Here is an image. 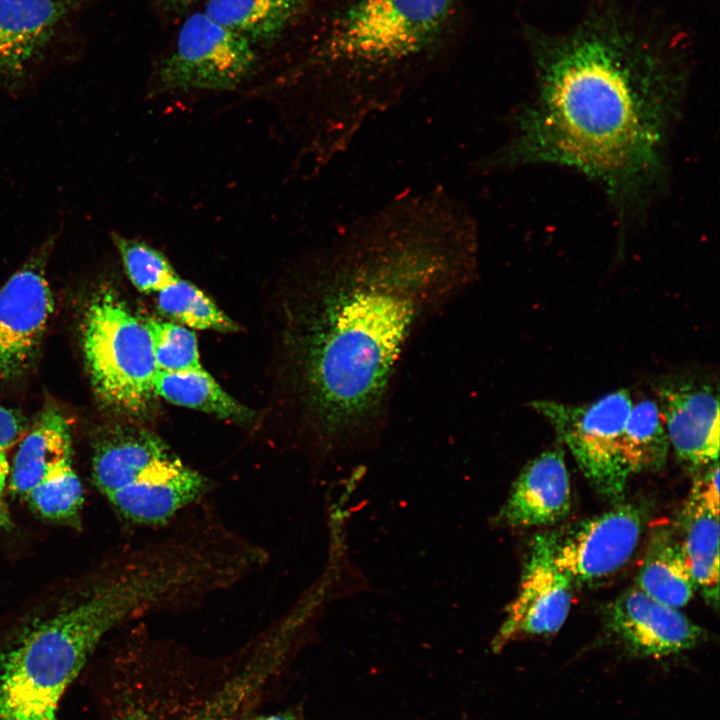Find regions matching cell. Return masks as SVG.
Returning <instances> with one entry per match:
<instances>
[{"label": "cell", "mask_w": 720, "mask_h": 720, "mask_svg": "<svg viewBox=\"0 0 720 720\" xmlns=\"http://www.w3.org/2000/svg\"><path fill=\"white\" fill-rule=\"evenodd\" d=\"M478 253L472 211L438 186L358 217L311 258L294 351L319 434L345 442L382 423L412 332L471 282Z\"/></svg>", "instance_id": "cell-1"}, {"label": "cell", "mask_w": 720, "mask_h": 720, "mask_svg": "<svg viewBox=\"0 0 720 720\" xmlns=\"http://www.w3.org/2000/svg\"><path fill=\"white\" fill-rule=\"evenodd\" d=\"M528 40L535 93L513 115L509 140L473 168L556 164L596 180L616 203H640L662 176L686 84L673 38L606 0L568 30Z\"/></svg>", "instance_id": "cell-2"}, {"label": "cell", "mask_w": 720, "mask_h": 720, "mask_svg": "<svg viewBox=\"0 0 720 720\" xmlns=\"http://www.w3.org/2000/svg\"><path fill=\"white\" fill-rule=\"evenodd\" d=\"M298 25L287 83L317 168L448 61L464 10L460 0H311Z\"/></svg>", "instance_id": "cell-3"}, {"label": "cell", "mask_w": 720, "mask_h": 720, "mask_svg": "<svg viewBox=\"0 0 720 720\" xmlns=\"http://www.w3.org/2000/svg\"><path fill=\"white\" fill-rule=\"evenodd\" d=\"M194 593L187 558L152 537L84 599L0 649V720H57L61 698L108 633L141 617L185 612Z\"/></svg>", "instance_id": "cell-4"}, {"label": "cell", "mask_w": 720, "mask_h": 720, "mask_svg": "<svg viewBox=\"0 0 720 720\" xmlns=\"http://www.w3.org/2000/svg\"><path fill=\"white\" fill-rule=\"evenodd\" d=\"M291 637L276 621L235 654L208 658L145 636L112 680L105 720H241L280 672Z\"/></svg>", "instance_id": "cell-5"}, {"label": "cell", "mask_w": 720, "mask_h": 720, "mask_svg": "<svg viewBox=\"0 0 720 720\" xmlns=\"http://www.w3.org/2000/svg\"><path fill=\"white\" fill-rule=\"evenodd\" d=\"M92 474L119 517L156 532L208 500L213 481L186 464L156 433L130 425L95 439Z\"/></svg>", "instance_id": "cell-6"}, {"label": "cell", "mask_w": 720, "mask_h": 720, "mask_svg": "<svg viewBox=\"0 0 720 720\" xmlns=\"http://www.w3.org/2000/svg\"><path fill=\"white\" fill-rule=\"evenodd\" d=\"M82 347L92 388L105 407L128 415L151 407L158 369L150 333L110 286H101L89 301Z\"/></svg>", "instance_id": "cell-7"}, {"label": "cell", "mask_w": 720, "mask_h": 720, "mask_svg": "<svg viewBox=\"0 0 720 720\" xmlns=\"http://www.w3.org/2000/svg\"><path fill=\"white\" fill-rule=\"evenodd\" d=\"M257 47L204 12L190 15L173 47L152 74V95L190 91H231L259 64Z\"/></svg>", "instance_id": "cell-8"}, {"label": "cell", "mask_w": 720, "mask_h": 720, "mask_svg": "<svg viewBox=\"0 0 720 720\" xmlns=\"http://www.w3.org/2000/svg\"><path fill=\"white\" fill-rule=\"evenodd\" d=\"M632 404L625 389L588 404L531 403L568 446L587 480L612 500L621 498L631 475L623 456L622 435Z\"/></svg>", "instance_id": "cell-9"}, {"label": "cell", "mask_w": 720, "mask_h": 720, "mask_svg": "<svg viewBox=\"0 0 720 720\" xmlns=\"http://www.w3.org/2000/svg\"><path fill=\"white\" fill-rule=\"evenodd\" d=\"M53 240L0 288V376L14 378L32 362L54 310L45 264Z\"/></svg>", "instance_id": "cell-10"}, {"label": "cell", "mask_w": 720, "mask_h": 720, "mask_svg": "<svg viewBox=\"0 0 720 720\" xmlns=\"http://www.w3.org/2000/svg\"><path fill=\"white\" fill-rule=\"evenodd\" d=\"M557 538L555 533H541L533 539L518 593L496 638L497 647L519 636L554 634L564 624L574 582L555 563Z\"/></svg>", "instance_id": "cell-11"}, {"label": "cell", "mask_w": 720, "mask_h": 720, "mask_svg": "<svg viewBox=\"0 0 720 720\" xmlns=\"http://www.w3.org/2000/svg\"><path fill=\"white\" fill-rule=\"evenodd\" d=\"M643 529L634 504H621L558 536L555 563L574 583L594 582L617 572L633 555Z\"/></svg>", "instance_id": "cell-12"}, {"label": "cell", "mask_w": 720, "mask_h": 720, "mask_svg": "<svg viewBox=\"0 0 720 720\" xmlns=\"http://www.w3.org/2000/svg\"><path fill=\"white\" fill-rule=\"evenodd\" d=\"M607 624L626 648L646 657L689 650L704 634L679 609L653 599L637 587L622 593L609 606Z\"/></svg>", "instance_id": "cell-13"}, {"label": "cell", "mask_w": 720, "mask_h": 720, "mask_svg": "<svg viewBox=\"0 0 720 720\" xmlns=\"http://www.w3.org/2000/svg\"><path fill=\"white\" fill-rule=\"evenodd\" d=\"M656 403L676 455L691 468L718 461L719 400L703 384L671 382L658 387Z\"/></svg>", "instance_id": "cell-14"}, {"label": "cell", "mask_w": 720, "mask_h": 720, "mask_svg": "<svg viewBox=\"0 0 720 720\" xmlns=\"http://www.w3.org/2000/svg\"><path fill=\"white\" fill-rule=\"evenodd\" d=\"M72 9V0H0V78L23 75Z\"/></svg>", "instance_id": "cell-15"}, {"label": "cell", "mask_w": 720, "mask_h": 720, "mask_svg": "<svg viewBox=\"0 0 720 720\" xmlns=\"http://www.w3.org/2000/svg\"><path fill=\"white\" fill-rule=\"evenodd\" d=\"M570 505V480L564 453L560 449H549L521 471L498 520L510 527L551 525L569 513Z\"/></svg>", "instance_id": "cell-16"}, {"label": "cell", "mask_w": 720, "mask_h": 720, "mask_svg": "<svg viewBox=\"0 0 720 720\" xmlns=\"http://www.w3.org/2000/svg\"><path fill=\"white\" fill-rule=\"evenodd\" d=\"M71 432L65 417L46 409L22 439L10 467V488L26 496L35 486L72 465Z\"/></svg>", "instance_id": "cell-17"}, {"label": "cell", "mask_w": 720, "mask_h": 720, "mask_svg": "<svg viewBox=\"0 0 720 720\" xmlns=\"http://www.w3.org/2000/svg\"><path fill=\"white\" fill-rule=\"evenodd\" d=\"M311 0H209L204 13L254 46L271 44L296 27Z\"/></svg>", "instance_id": "cell-18"}, {"label": "cell", "mask_w": 720, "mask_h": 720, "mask_svg": "<svg viewBox=\"0 0 720 720\" xmlns=\"http://www.w3.org/2000/svg\"><path fill=\"white\" fill-rule=\"evenodd\" d=\"M697 587L682 542L662 527L652 533L637 576V588L674 608L685 606Z\"/></svg>", "instance_id": "cell-19"}, {"label": "cell", "mask_w": 720, "mask_h": 720, "mask_svg": "<svg viewBox=\"0 0 720 720\" xmlns=\"http://www.w3.org/2000/svg\"><path fill=\"white\" fill-rule=\"evenodd\" d=\"M154 392L175 405L196 409L237 423L254 412L228 394L202 367L178 372L157 371Z\"/></svg>", "instance_id": "cell-20"}, {"label": "cell", "mask_w": 720, "mask_h": 720, "mask_svg": "<svg viewBox=\"0 0 720 720\" xmlns=\"http://www.w3.org/2000/svg\"><path fill=\"white\" fill-rule=\"evenodd\" d=\"M683 550L696 585L707 598L718 600L719 514L687 502L684 509Z\"/></svg>", "instance_id": "cell-21"}, {"label": "cell", "mask_w": 720, "mask_h": 720, "mask_svg": "<svg viewBox=\"0 0 720 720\" xmlns=\"http://www.w3.org/2000/svg\"><path fill=\"white\" fill-rule=\"evenodd\" d=\"M670 442L656 401L632 404L623 435V456L630 474L654 471L666 462Z\"/></svg>", "instance_id": "cell-22"}, {"label": "cell", "mask_w": 720, "mask_h": 720, "mask_svg": "<svg viewBox=\"0 0 720 720\" xmlns=\"http://www.w3.org/2000/svg\"><path fill=\"white\" fill-rule=\"evenodd\" d=\"M159 310L183 326L218 332H235L237 324L203 291L178 277L157 292Z\"/></svg>", "instance_id": "cell-23"}, {"label": "cell", "mask_w": 720, "mask_h": 720, "mask_svg": "<svg viewBox=\"0 0 720 720\" xmlns=\"http://www.w3.org/2000/svg\"><path fill=\"white\" fill-rule=\"evenodd\" d=\"M111 236L129 280L139 291L158 292L179 277L167 258L146 242L117 233Z\"/></svg>", "instance_id": "cell-24"}, {"label": "cell", "mask_w": 720, "mask_h": 720, "mask_svg": "<svg viewBox=\"0 0 720 720\" xmlns=\"http://www.w3.org/2000/svg\"><path fill=\"white\" fill-rule=\"evenodd\" d=\"M158 371L178 372L201 368L198 343L185 326L157 318L145 320Z\"/></svg>", "instance_id": "cell-25"}, {"label": "cell", "mask_w": 720, "mask_h": 720, "mask_svg": "<svg viewBox=\"0 0 720 720\" xmlns=\"http://www.w3.org/2000/svg\"><path fill=\"white\" fill-rule=\"evenodd\" d=\"M25 498L35 511L51 520L74 517L83 504V487L72 465L30 490Z\"/></svg>", "instance_id": "cell-26"}, {"label": "cell", "mask_w": 720, "mask_h": 720, "mask_svg": "<svg viewBox=\"0 0 720 720\" xmlns=\"http://www.w3.org/2000/svg\"><path fill=\"white\" fill-rule=\"evenodd\" d=\"M688 501L700 505L716 514H719L720 502L718 461L709 465L706 473L695 481Z\"/></svg>", "instance_id": "cell-27"}, {"label": "cell", "mask_w": 720, "mask_h": 720, "mask_svg": "<svg viewBox=\"0 0 720 720\" xmlns=\"http://www.w3.org/2000/svg\"><path fill=\"white\" fill-rule=\"evenodd\" d=\"M25 429V420L16 410L0 404V452L7 453L19 440Z\"/></svg>", "instance_id": "cell-28"}, {"label": "cell", "mask_w": 720, "mask_h": 720, "mask_svg": "<svg viewBox=\"0 0 720 720\" xmlns=\"http://www.w3.org/2000/svg\"><path fill=\"white\" fill-rule=\"evenodd\" d=\"M194 1L195 0H159L163 8L173 13L184 12Z\"/></svg>", "instance_id": "cell-29"}, {"label": "cell", "mask_w": 720, "mask_h": 720, "mask_svg": "<svg viewBox=\"0 0 720 720\" xmlns=\"http://www.w3.org/2000/svg\"><path fill=\"white\" fill-rule=\"evenodd\" d=\"M10 471V466L7 461L6 453L0 452V513L2 508V497L3 491L6 485V480Z\"/></svg>", "instance_id": "cell-30"}, {"label": "cell", "mask_w": 720, "mask_h": 720, "mask_svg": "<svg viewBox=\"0 0 720 720\" xmlns=\"http://www.w3.org/2000/svg\"><path fill=\"white\" fill-rule=\"evenodd\" d=\"M251 720H294V718L289 714H276L269 716H260Z\"/></svg>", "instance_id": "cell-31"}]
</instances>
